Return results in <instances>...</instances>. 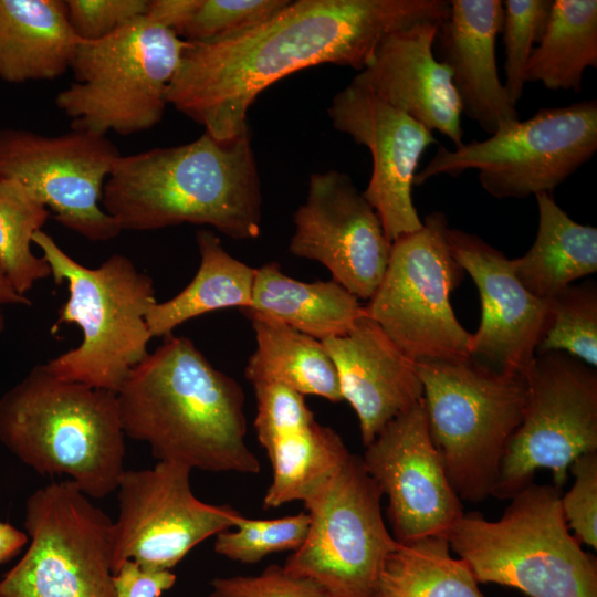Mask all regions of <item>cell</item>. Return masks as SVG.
Listing matches in <instances>:
<instances>
[{"mask_svg":"<svg viewBox=\"0 0 597 597\" xmlns=\"http://www.w3.org/2000/svg\"><path fill=\"white\" fill-rule=\"evenodd\" d=\"M200 263L190 283L177 295L156 302L146 316L151 337H166L185 322L211 311L251 304L255 269L234 259L209 230L196 234Z\"/></svg>","mask_w":597,"mask_h":597,"instance_id":"28","label":"cell"},{"mask_svg":"<svg viewBox=\"0 0 597 597\" xmlns=\"http://www.w3.org/2000/svg\"><path fill=\"white\" fill-rule=\"evenodd\" d=\"M290 0H192L178 35L190 43H209L256 25Z\"/></svg>","mask_w":597,"mask_h":597,"instance_id":"35","label":"cell"},{"mask_svg":"<svg viewBox=\"0 0 597 597\" xmlns=\"http://www.w3.org/2000/svg\"><path fill=\"white\" fill-rule=\"evenodd\" d=\"M117 391L125 436L163 462L190 470L256 474L245 442L244 394L185 336L168 335Z\"/></svg>","mask_w":597,"mask_h":597,"instance_id":"2","label":"cell"},{"mask_svg":"<svg viewBox=\"0 0 597 597\" xmlns=\"http://www.w3.org/2000/svg\"><path fill=\"white\" fill-rule=\"evenodd\" d=\"M587 69H597V1L553 0L526 67V82L579 93Z\"/></svg>","mask_w":597,"mask_h":597,"instance_id":"29","label":"cell"},{"mask_svg":"<svg viewBox=\"0 0 597 597\" xmlns=\"http://www.w3.org/2000/svg\"><path fill=\"white\" fill-rule=\"evenodd\" d=\"M29 537L9 522L0 520V564L17 556L28 544Z\"/></svg>","mask_w":597,"mask_h":597,"instance_id":"40","label":"cell"},{"mask_svg":"<svg viewBox=\"0 0 597 597\" xmlns=\"http://www.w3.org/2000/svg\"><path fill=\"white\" fill-rule=\"evenodd\" d=\"M362 460L387 498L391 535L399 544L447 537L464 514L430 437L422 399L389 421Z\"/></svg>","mask_w":597,"mask_h":597,"instance_id":"16","label":"cell"},{"mask_svg":"<svg viewBox=\"0 0 597 597\" xmlns=\"http://www.w3.org/2000/svg\"><path fill=\"white\" fill-rule=\"evenodd\" d=\"M49 209L27 187L13 179L0 178V266L21 295L51 276L43 256L32 251V238L42 230Z\"/></svg>","mask_w":597,"mask_h":597,"instance_id":"31","label":"cell"},{"mask_svg":"<svg viewBox=\"0 0 597 597\" xmlns=\"http://www.w3.org/2000/svg\"><path fill=\"white\" fill-rule=\"evenodd\" d=\"M2 307L3 306L0 305V337H1L2 333H3V331H4V327H6V320H4Z\"/></svg>","mask_w":597,"mask_h":597,"instance_id":"42","label":"cell"},{"mask_svg":"<svg viewBox=\"0 0 597 597\" xmlns=\"http://www.w3.org/2000/svg\"><path fill=\"white\" fill-rule=\"evenodd\" d=\"M117 395L33 367L0 397V442L42 475H65L85 495L113 493L124 472Z\"/></svg>","mask_w":597,"mask_h":597,"instance_id":"4","label":"cell"},{"mask_svg":"<svg viewBox=\"0 0 597 597\" xmlns=\"http://www.w3.org/2000/svg\"><path fill=\"white\" fill-rule=\"evenodd\" d=\"M430 437L461 501L493 494L506 447L520 426L526 379L474 357L416 362Z\"/></svg>","mask_w":597,"mask_h":597,"instance_id":"7","label":"cell"},{"mask_svg":"<svg viewBox=\"0 0 597 597\" xmlns=\"http://www.w3.org/2000/svg\"><path fill=\"white\" fill-rule=\"evenodd\" d=\"M553 0H505L501 31L505 51V81L511 102L521 100L530 57L545 30Z\"/></svg>","mask_w":597,"mask_h":597,"instance_id":"34","label":"cell"},{"mask_svg":"<svg viewBox=\"0 0 597 597\" xmlns=\"http://www.w3.org/2000/svg\"><path fill=\"white\" fill-rule=\"evenodd\" d=\"M247 316L279 321L317 341L345 335L365 314L358 298L331 281L302 282L285 275L279 263L255 269Z\"/></svg>","mask_w":597,"mask_h":597,"instance_id":"25","label":"cell"},{"mask_svg":"<svg viewBox=\"0 0 597 597\" xmlns=\"http://www.w3.org/2000/svg\"><path fill=\"white\" fill-rule=\"evenodd\" d=\"M189 42L143 15L111 35L80 41L56 107L71 129L128 136L164 117L167 90Z\"/></svg>","mask_w":597,"mask_h":597,"instance_id":"8","label":"cell"},{"mask_svg":"<svg viewBox=\"0 0 597 597\" xmlns=\"http://www.w3.org/2000/svg\"><path fill=\"white\" fill-rule=\"evenodd\" d=\"M256 348L244 376L255 384H275L332 402L343 400L336 367L323 343L279 321L249 317Z\"/></svg>","mask_w":597,"mask_h":597,"instance_id":"27","label":"cell"},{"mask_svg":"<svg viewBox=\"0 0 597 597\" xmlns=\"http://www.w3.org/2000/svg\"><path fill=\"white\" fill-rule=\"evenodd\" d=\"M562 490L530 483L502 516L464 513L447 535L478 583L516 588L530 597H597V563L569 533Z\"/></svg>","mask_w":597,"mask_h":597,"instance_id":"6","label":"cell"},{"mask_svg":"<svg viewBox=\"0 0 597 597\" xmlns=\"http://www.w3.org/2000/svg\"><path fill=\"white\" fill-rule=\"evenodd\" d=\"M56 284H67L69 297L57 311L52 333L76 324L81 343L45 363L56 378L117 394L149 354L153 338L146 316L157 302L153 279L124 254L115 253L97 268L70 256L45 231L32 238Z\"/></svg>","mask_w":597,"mask_h":597,"instance_id":"5","label":"cell"},{"mask_svg":"<svg viewBox=\"0 0 597 597\" xmlns=\"http://www.w3.org/2000/svg\"><path fill=\"white\" fill-rule=\"evenodd\" d=\"M597 150V101L538 109L484 140L454 149L439 146L415 185L440 175L476 170L483 190L496 199L553 193Z\"/></svg>","mask_w":597,"mask_h":597,"instance_id":"9","label":"cell"},{"mask_svg":"<svg viewBox=\"0 0 597 597\" xmlns=\"http://www.w3.org/2000/svg\"><path fill=\"white\" fill-rule=\"evenodd\" d=\"M149 0H66L70 24L80 41H96L143 17Z\"/></svg>","mask_w":597,"mask_h":597,"instance_id":"38","label":"cell"},{"mask_svg":"<svg viewBox=\"0 0 597 597\" xmlns=\"http://www.w3.org/2000/svg\"><path fill=\"white\" fill-rule=\"evenodd\" d=\"M121 153L106 136L45 135L0 128V178L27 187L63 227L96 242L122 231L102 208L104 184Z\"/></svg>","mask_w":597,"mask_h":597,"instance_id":"15","label":"cell"},{"mask_svg":"<svg viewBox=\"0 0 597 597\" xmlns=\"http://www.w3.org/2000/svg\"><path fill=\"white\" fill-rule=\"evenodd\" d=\"M31 302L27 296L19 294L8 281L0 266V305H20L27 306Z\"/></svg>","mask_w":597,"mask_h":597,"instance_id":"41","label":"cell"},{"mask_svg":"<svg viewBox=\"0 0 597 597\" xmlns=\"http://www.w3.org/2000/svg\"><path fill=\"white\" fill-rule=\"evenodd\" d=\"M547 313L536 355L563 352L597 366V285L570 284L546 300Z\"/></svg>","mask_w":597,"mask_h":597,"instance_id":"32","label":"cell"},{"mask_svg":"<svg viewBox=\"0 0 597 597\" xmlns=\"http://www.w3.org/2000/svg\"><path fill=\"white\" fill-rule=\"evenodd\" d=\"M176 583L168 569H150L127 559L113 573L115 597H160Z\"/></svg>","mask_w":597,"mask_h":597,"instance_id":"39","label":"cell"},{"mask_svg":"<svg viewBox=\"0 0 597 597\" xmlns=\"http://www.w3.org/2000/svg\"><path fill=\"white\" fill-rule=\"evenodd\" d=\"M379 489L360 457L352 455L307 504V536L284 569L321 586L329 597H370L390 553Z\"/></svg>","mask_w":597,"mask_h":597,"instance_id":"13","label":"cell"},{"mask_svg":"<svg viewBox=\"0 0 597 597\" xmlns=\"http://www.w3.org/2000/svg\"><path fill=\"white\" fill-rule=\"evenodd\" d=\"M440 22L419 21L387 34L352 82L458 147L463 144L461 104L450 70L433 53Z\"/></svg>","mask_w":597,"mask_h":597,"instance_id":"21","label":"cell"},{"mask_svg":"<svg viewBox=\"0 0 597 597\" xmlns=\"http://www.w3.org/2000/svg\"><path fill=\"white\" fill-rule=\"evenodd\" d=\"M569 472L574 483L561 495L565 520L580 543L597 548V452L578 457Z\"/></svg>","mask_w":597,"mask_h":597,"instance_id":"36","label":"cell"},{"mask_svg":"<svg viewBox=\"0 0 597 597\" xmlns=\"http://www.w3.org/2000/svg\"><path fill=\"white\" fill-rule=\"evenodd\" d=\"M448 0H296L265 21L209 43H190L167 103L219 142L249 132L259 94L306 67L331 63L362 71L390 32L442 21Z\"/></svg>","mask_w":597,"mask_h":597,"instance_id":"1","label":"cell"},{"mask_svg":"<svg viewBox=\"0 0 597 597\" xmlns=\"http://www.w3.org/2000/svg\"><path fill=\"white\" fill-rule=\"evenodd\" d=\"M327 112L335 129L370 151L373 170L363 196L389 242L419 230L411 190L422 154L437 143L432 132L353 82L334 95Z\"/></svg>","mask_w":597,"mask_h":597,"instance_id":"18","label":"cell"},{"mask_svg":"<svg viewBox=\"0 0 597 597\" xmlns=\"http://www.w3.org/2000/svg\"><path fill=\"white\" fill-rule=\"evenodd\" d=\"M73 482L25 503L27 549L0 579V597H115L112 520Z\"/></svg>","mask_w":597,"mask_h":597,"instance_id":"11","label":"cell"},{"mask_svg":"<svg viewBox=\"0 0 597 597\" xmlns=\"http://www.w3.org/2000/svg\"><path fill=\"white\" fill-rule=\"evenodd\" d=\"M293 221L290 252L322 263L332 280L368 301L384 276L391 243L353 179L335 169L311 175Z\"/></svg>","mask_w":597,"mask_h":597,"instance_id":"17","label":"cell"},{"mask_svg":"<svg viewBox=\"0 0 597 597\" xmlns=\"http://www.w3.org/2000/svg\"><path fill=\"white\" fill-rule=\"evenodd\" d=\"M254 429L272 467L264 509L307 504L352 455L339 434L321 425L303 395L275 384L252 385Z\"/></svg>","mask_w":597,"mask_h":597,"instance_id":"19","label":"cell"},{"mask_svg":"<svg viewBox=\"0 0 597 597\" xmlns=\"http://www.w3.org/2000/svg\"><path fill=\"white\" fill-rule=\"evenodd\" d=\"M210 587L208 597H329L313 580L295 577L275 564L253 576L213 578Z\"/></svg>","mask_w":597,"mask_h":597,"instance_id":"37","label":"cell"},{"mask_svg":"<svg viewBox=\"0 0 597 597\" xmlns=\"http://www.w3.org/2000/svg\"><path fill=\"white\" fill-rule=\"evenodd\" d=\"M447 240L480 293L481 321L471 334V356L486 357L525 376L543 335L546 300L530 293L515 275L512 260L479 235L448 227Z\"/></svg>","mask_w":597,"mask_h":597,"instance_id":"20","label":"cell"},{"mask_svg":"<svg viewBox=\"0 0 597 597\" xmlns=\"http://www.w3.org/2000/svg\"><path fill=\"white\" fill-rule=\"evenodd\" d=\"M80 39L62 0H0V80H54L70 70Z\"/></svg>","mask_w":597,"mask_h":597,"instance_id":"24","label":"cell"},{"mask_svg":"<svg viewBox=\"0 0 597 597\" xmlns=\"http://www.w3.org/2000/svg\"><path fill=\"white\" fill-rule=\"evenodd\" d=\"M101 203L121 231L191 223L232 239H254L261 231L262 191L250 134L219 142L203 133L187 144L121 154Z\"/></svg>","mask_w":597,"mask_h":597,"instance_id":"3","label":"cell"},{"mask_svg":"<svg viewBox=\"0 0 597 597\" xmlns=\"http://www.w3.org/2000/svg\"><path fill=\"white\" fill-rule=\"evenodd\" d=\"M523 418L503 455L492 496L511 499L547 469L553 485L568 480L572 463L597 452V373L563 352L538 354L525 374Z\"/></svg>","mask_w":597,"mask_h":597,"instance_id":"12","label":"cell"},{"mask_svg":"<svg viewBox=\"0 0 597 597\" xmlns=\"http://www.w3.org/2000/svg\"><path fill=\"white\" fill-rule=\"evenodd\" d=\"M190 472L182 464L163 461L124 470L115 490L113 573L127 559L145 568L171 570L198 544L235 525L242 516L239 511L196 498Z\"/></svg>","mask_w":597,"mask_h":597,"instance_id":"14","label":"cell"},{"mask_svg":"<svg viewBox=\"0 0 597 597\" xmlns=\"http://www.w3.org/2000/svg\"><path fill=\"white\" fill-rule=\"evenodd\" d=\"M503 17L501 0H451L434 41L436 57L451 72L462 113L490 136L520 119L498 72L495 44Z\"/></svg>","mask_w":597,"mask_h":597,"instance_id":"23","label":"cell"},{"mask_svg":"<svg viewBox=\"0 0 597 597\" xmlns=\"http://www.w3.org/2000/svg\"><path fill=\"white\" fill-rule=\"evenodd\" d=\"M535 199L536 238L523 256L512 260V266L530 293L547 300L597 271V228L573 220L553 193H537Z\"/></svg>","mask_w":597,"mask_h":597,"instance_id":"26","label":"cell"},{"mask_svg":"<svg viewBox=\"0 0 597 597\" xmlns=\"http://www.w3.org/2000/svg\"><path fill=\"white\" fill-rule=\"evenodd\" d=\"M322 343L336 367L343 400L357 415L365 447L422 399L416 362L366 313L345 335Z\"/></svg>","mask_w":597,"mask_h":597,"instance_id":"22","label":"cell"},{"mask_svg":"<svg viewBox=\"0 0 597 597\" xmlns=\"http://www.w3.org/2000/svg\"><path fill=\"white\" fill-rule=\"evenodd\" d=\"M443 212L391 243L384 276L364 306L388 337L412 360L463 359L471 333L458 321L450 295L464 277L451 253Z\"/></svg>","mask_w":597,"mask_h":597,"instance_id":"10","label":"cell"},{"mask_svg":"<svg viewBox=\"0 0 597 597\" xmlns=\"http://www.w3.org/2000/svg\"><path fill=\"white\" fill-rule=\"evenodd\" d=\"M450 551L443 536L400 544L385 561L370 597H484L470 568Z\"/></svg>","mask_w":597,"mask_h":597,"instance_id":"30","label":"cell"},{"mask_svg":"<svg viewBox=\"0 0 597 597\" xmlns=\"http://www.w3.org/2000/svg\"><path fill=\"white\" fill-rule=\"evenodd\" d=\"M216 535L217 554L242 564H255L270 554L298 549L308 527V513L301 512L277 519H249L243 515L233 526Z\"/></svg>","mask_w":597,"mask_h":597,"instance_id":"33","label":"cell"}]
</instances>
